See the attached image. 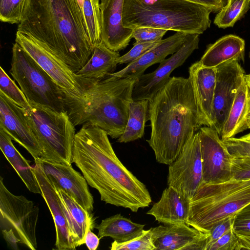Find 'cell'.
<instances>
[{
  "label": "cell",
  "instance_id": "4",
  "mask_svg": "<svg viewBox=\"0 0 250 250\" xmlns=\"http://www.w3.org/2000/svg\"><path fill=\"white\" fill-rule=\"evenodd\" d=\"M136 80L107 76L88 87L79 100H65L70 120L75 126L94 125L118 139L126 125Z\"/></svg>",
  "mask_w": 250,
  "mask_h": 250
},
{
  "label": "cell",
  "instance_id": "42",
  "mask_svg": "<svg viewBox=\"0 0 250 250\" xmlns=\"http://www.w3.org/2000/svg\"><path fill=\"white\" fill-rule=\"evenodd\" d=\"M209 8L212 12H218L227 3L228 0H185Z\"/></svg>",
  "mask_w": 250,
  "mask_h": 250
},
{
  "label": "cell",
  "instance_id": "30",
  "mask_svg": "<svg viewBox=\"0 0 250 250\" xmlns=\"http://www.w3.org/2000/svg\"><path fill=\"white\" fill-rule=\"evenodd\" d=\"M100 0H77L87 34L94 46L101 40Z\"/></svg>",
  "mask_w": 250,
  "mask_h": 250
},
{
  "label": "cell",
  "instance_id": "44",
  "mask_svg": "<svg viewBox=\"0 0 250 250\" xmlns=\"http://www.w3.org/2000/svg\"><path fill=\"white\" fill-rule=\"evenodd\" d=\"M100 238L91 229L87 233L85 238V244L89 250H96L99 245Z\"/></svg>",
  "mask_w": 250,
  "mask_h": 250
},
{
  "label": "cell",
  "instance_id": "20",
  "mask_svg": "<svg viewBox=\"0 0 250 250\" xmlns=\"http://www.w3.org/2000/svg\"><path fill=\"white\" fill-rule=\"evenodd\" d=\"M216 68L197 62L189 67L190 81L202 125L211 126V115L216 82Z\"/></svg>",
  "mask_w": 250,
  "mask_h": 250
},
{
  "label": "cell",
  "instance_id": "41",
  "mask_svg": "<svg viewBox=\"0 0 250 250\" xmlns=\"http://www.w3.org/2000/svg\"><path fill=\"white\" fill-rule=\"evenodd\" d=\"M233 228L236 233L250 234V204L235 214Z\"/></svg>",
  "mask_w": 250,
  "mask_h": 250
},
{
  "label": "cell",
  "instance_id": "24",
  "mask_svg": "<svg viewBox=\"0 0 250 250\" xmlns=\"http://www.w3.org/2000/svg\"><path fill=\"white\" fill-rule=\"evenodd\" d=\"M120 57L118 52L110 50L101 41L94 45L90 59L76 74L89 87L114 73Z\"/></svg>",
  "mask_w": 250,
  "mask_h": 250
},
{
  "label": "cell",
  "instance_id": "1",
  "mask_svg": "<svg viewBox=\"0 0 250 250\" xmlns=\"http://www.w3.org/2000/svg\"><path fill=\"white\" fill-rule=\"evenodd\" d=\"M72 163L106 204L137 212L152 202L146 185L122 163L107 134L94 125L84 124L76 133Z\"/></svg>",
  "mask_w": 250,
  "mask_h": 250
},
{
  "label": "cell",
  "instance_id": "40",
  "mask_svg": "<svg viewBox=\"0 0 250 250\" xmlns=\"http://www.w3.org/2000/svg\"><path fill=\"white\" fill-rule=\"evenodd\" d=\"M223 141L231 155L250 157V141L232 137Z\"/></svg>",
  "mask_w": 250,
  "mask_h": 250
},
{
  "label": "cell",
  "instance_id": "23",
  "mask_svg": "<svg viewBox=\"0 0 250 250\" xmlns=\"http://www.w3.org/2000/svg\"><path fill=\"white\" fill-rule=\"evenodd\" d=\"M76 248L85 244L86 235L94 227L93 215L62 189L55 187Z\"/></svg>",
  "mask_w": 250,
  "mask_h": 250
},
{
  "label": "cell",
  "instance_id": "2",
  "mask_svg": "<svg viewBox=\"0 0 250 250\" xmlns=\"http://www.w3.org/2000/svg\"><path fill=\"white\" fill-rule=\"evenodd\" d=\"M17 31L50 51L75 73L93 52L77 0H25Z\"/></svg>",
  "mask_w": 250,
  "mask_h": 250
},
{
  "label": "cell",
  "instance_id": "22",
  "mask_svg": "<svg viewBox=\"0 0 250 250\" xmlns=\"http://www.w3.org/2000/svg\"><path fill=\"white\" fill-rule=\"evenodd\" d=\"M189 209V201L174 188L168 187L163 191L160 200L153 204L146 214L164 225H187Z\"/></svg>",
  "mask_w": 250,
  "mask_h": 250
},
{
  "label": "cell",
  "instance_id": "47",
  "mask_svg": "<svg viewBox=\"0 0 250 250\" xmlns=\"http://www.w3.org/2000/svg\"><path fill=\"white\" fill-rule=\"evenodd\" d=\"M240 138L243 139L250 141V132L241 137Z\"/></svg>",
  "mask_w": 250,
  "mask_h": 250
},
{
  "label": "cell",
  "instance_id": "19",
  "mask_svg": "<svg viewBox=\"0 0 250 250\" xmlns=\"http://www.w3.org/2000/svg\"><path fill=\"white\" fill-rule=\"evenodd\" d=\"M32 167L45 200L53 217L56 232L55 246L59 250H74L76 247L71 239L67 223L59 196L54 186L37 162Z\"/></svg>",
  "mask_w": 250,
  "mask_h": 250
},
{
  "label": "cell",
  "instance_id": "45",
  "mask_svg": "<svg viewBox=\"0 0 250 250\" xmlns=\"http://www.w3.org/2000/svg\"><path fill=\"white\" fill-rule=\"evenodd\" d=\"M235 233L240 242L242 250H250V234H241Z\"/></svg>",
  "mask_w": 250,
  "mask_h": 250
},
{
  "label": "cell",
  "instance_id": "36",
  "mask_svg": "<svg viewBox=\"0 0 250 250\" xmlns=\"http://www.w3.org/2000/svg\"><path fill=\"white\" fill-rule=\"evenodd\" d=\"M231 173L232 179H250V157L231 155Z\"/></svg>",
  "mask_w": 250,
  "mask_h": 250
},
{
  "label": "cell",
  "instance_id": "26",
  "mask_svg": "<svg viewBox=\"0 0 250 250\" xmlns=\"http://www.w3.org/2000/svg\"><path fill=\"white\" fill-rule=\"evenodd\" d=\"M250 109V87L245 81L238 89L234 101L223 125L220 138L224 140L248 129Z\"/></svg>",
  "mask_w": 250,
  "mask_h": 250
},
{
  "label": "cell",
  "instance_id": "7",
  "mask_svg": "<svg viewBox=\"0 0 250 250\" xmlns=\"http://www.w3.org/2000/svg\"><path fill=\"white\" fill-rule=\"evenodd\" d=\"M29 104L25 114L41 148L40 158L71 165L76 129L67 112Z\"/></svg>",
  "mask_w": 250,
  "mask_h": 250
},
{
  "label": "cell",
  "instance_id": "17",
  "mask_svg": "<svg viewBox=\"0 0 250 250\" xmlns=\"http://www.w3.org/2000/svg\"><path fill=\"white\" fill-rule=\"evenodd\" d=\"M150 229L156 250H206L209 235L186 224H164Z\"/></svg>",
  "mask_w": 250,
  "mask_h": 250
},
{
  "label": "cell",
  "instance_id": "49",
  "mask_svg": "<svg viewBox=\"0 0 250 250\" xmlns=\"http://www.w3.org/2000/svg\"><path fill=\"white\" fill-rule=\"evenodd\" d=\"M249 57H250V56H249Z\"/></svg>",
  "mask_w": 250,
  "mask_h": 250
},
{
  "label": "cell",
  "instance_id": "28",
  "mask_svg": "<svg viewBox=\"0 0 250 250\" xmlns=\"http://www.w3.org/2000/svg\"><path fill=\"white\" fill-rule=\"evenodd\" d=\"M145 226L117 214L103 219L96 229L100 239L110 237L114 241L123 243L140 235Z\"/></svg>",
  "mask_w": 250,
  "mask_h": 250
},
{
  "label": "cell",
  "instance_id": "37",
  "mask_svg": "<svg viewBox=\"0 0 250 250\" xmlns=\"http://www.w3.org/2000/svg\"><path fill=\"white\" fill-rule=\"evenodd\" d=\"M168 31L167 30L149 27H140L133 29L132 38L136 42H158Z\"/></svg>",
  "mask_w": 250,
  "mask_h": 250
},
{
  "label": "cell",
  "instance_id": "35",
  "mask_svg": "<svg viewBox=\"0 0 250 250\" xmlns=\"http://www.w3.org/2000/svg\"><path fill=\"white\" fill-rule=\"evenodd\" d=\"M158 42H136L132 48L126 54L120 56L117 60L118 64L129 63L135 61L149 50L157 45Z\"/></svg>",
  "mask_w": 250,
  "mask_h": 250
},
{
  "label": "cell",
  "instance_id": "13",
  "mask_svg": "<svg viewBox=\"0 0 250 250\" xmlns=\"http://www.w3.org/2000/svg\"><path fill=\"white\" fill-rule=\"evenodd\" d=\"M199 40V34H188L184 43L177 52L159 63L154 71L138 77L132 91L133 100H150L167 83L172 72L182 65L198 48Z\"/></svg>",
  "mask_w": 250,
  "mask_h": 250
},
{
  "label": "cell",
  "instance_id": "21",
  "mask_svg": "<svg viewBox=\"0 0 250 250\" xmlns=\"http://www.w3.org/2000/svg\"><path fill=\"white\" fill-rule=\"evenodd\" d=\"M188 34L176 32L167 38L162 39L140 58L128 63L121 70L109 74L107 76L137 79L144 73L148 67L154 64L160 63L168 55L177 52L184 43Z\"/></svg>",
  "mask_w": 250,
  "mask_h": 250
},
{
  "label": "cell",
  "instance_id": "32",
  "mask_svg": "<svg viewBox=\"0 0 250 250\" xmlns=\"http://www.w3.org/2000/svg\"><path fill=\"white\" fill-rule=\"evenodd\" d=\"M0 92L3 93L13 102L24 109H27L30 106L27 99L23 92L1 66L0 67Z\"/></svg>",
  "mask_w": 250,
  "mask_h": 250
},
{
  "label": "cell",
  "instance_id": "12",
  "mask_svg": "<svg viewBox=\"0 0 250 250\" xmlns=\"http://www.w3.org/2000/svg\"><path fill=\"white\" fill-rule=\"evenodd\" d=\"M239 62L235 60L227 62L216 67V82L210 127L217 131L219 136L237 92L245 81V71Z\"/></svg>",
  "mask_w": 250,
  "mask_h": 250
},
{
  "label": "cell",
  "instance_id": "39",
  "mask_svg": "<svg viewBox=\"0 0 250 250\" xmlns=\"http://www.w3.org/2000/svg\"><path fill=\"white\" fill-rule=\"evenodd\" d=\"M235 216V215L226 218L216 224L210 229L206 250H208L210 247L215 241L233 228Z\"/></svg>",
  "mask_w": 250,
  "mask_h": 250
},
{
  "label": "cell",
  "instance_id": "25",
  "mask_svg": "<svg viewBox=\"0 0 250 250\" xmlns=\"http://www.w3.org/2000/svg\"><path fill=\"white\" fill-rule=\"evenodd\" d=\"M245 41L234 35H225L208 45L199 62L204 67L216 68L224 62L244 60Z\"/></svg>",
  "mask_w": 250,
  "mask_h": 250
},
{
  "label": "cell",
  "instance_id": "3",
  "mask_svg": "<svg viewBox=\"0 0 250 250\" xmlns=\"http://www.w3.org/2000/svg\"><path fill=\"white\" fill-rule=\"evenodd\" d=\"M150 137L156 161L170 165L202 126L189 78L170 77L149 101Z\"/></svg>",
  "mask_w": 250,
  "mask_h": 250
},
{
  "label": "cell",
  "instance_id": "10",
  "mask_svg": "<svg viewBox=\"0 0 250 250\" xmlns=\"http://www.w3.org/2000/svg\"><path fill=\"white\" fill-rule=\"evenodd\" d=\"M15 42L56 82L64 93L65 100H79L89 87L63 62L33 39L17 31Z\"/></svg>",
  "mask_w": 250,
  "mask_h": 250
},
{
  "label": "cell",
  "instance_id": "8",
  "mask_svg": "<svg viewBox=\"0 0 250 250\" xmlns=\"http://www.w3.org/2000/svg\"><path fill=\"white\" fill-rule=\"evenodd\" d=\"M12 52L9 72L29 103L67 112L65 94L51 76L16 42Z\"/></svg>",
  "mask_w": 250,
  "mask_h": 250
},
{
  "label": "cell",
  "instance_id": "34",
  "mask_svg": "<svg viewBox=\"0 0 250 250\" xmlns=\"http://www.w3.org/2000/svg\"><path fill=\"white\" fill-rule=\"evenodd\" d=\"M25 0H0V20L19 24L22 18Z\"/></svg>",
  "mask_w": 250,
  "mask_h": 250
},
{
  "label": "cell",
  "instance_id": "16",
  "mask_svg": "<svg viewBox=\"0 0 250 250\" xmlns=\"http://www.w3.org/2000/svg\"><path fill=\"white\" fill-rule=\"evenodd\" d=\"M0 128L23 147L34 160L41 156L42 150L28 123L24 108L0 92Z\"/></svg>",
  "mask_w": 250,
  "mask_h": 250
},
{
  "label": "cell",
  "instance_id": "43",
  "mask_svg": "<svg viewBox=\"0 0 250 250\" xmlns=\"http://www.w3.org/2000/svg\"><path fill=\"white\" fill-rule=\"evenodd\" d=\"M4 239L8 247L14 250H18V243L20 241L12 229H3L1 230Z\"/></svg>",
  "mask_w": 250,
  "mask_h": 250
},
{
  "label": "cell",
  "instance_id": "6",
  "mask_svg": "<svg viewBox=\"0 0 250 250\" xmlns=\"http://www.w3.org/2000/svg\"><path fill=\"white\" fill-rule=\"evenodd\" d=\"M250 204V179L202 182L189 201L187 225L205 232Z\"/></svg>",
  "mask_w": 250,
  "mask_h": 250
},
{
  "label": "cell",
  "instance_id": "5",
  "mask_svg": "<svg viewBox=\"0 0 250 250\" xmlns=\"http://www.w3.org/2000/svg\"><path fill=\"white\" fill-rule=\"evenodd\" d=\"M211 9L185 0H124L123 25L202 34L210 27Z\"/></svg>",
  "mask_w": 250,
  "mask_h": 250
},
{
  "label": "cell",
  "instance_id": "9",
  "mask_svg": "<svg viewBox=\"0 0 250 250\" xmlns=\"http://www.w3.org/2000/svg\"><path fill=\"white\" fill-rule=\"evenodd\" d=\"M0 227L12 229L20 241L31 250H36V227L39 208L23 195L11 192L0 177Z\"/></svg>",
  "mask_w": 250,
  "mask_h": 250
},
{
  "label": "cell",
  "instance_id": "31",
  "mask_svg": "<svg viewBox=\"0 0 250 250\" xmlns=\"http://www.w3.org/2000/svg\"><path fill=\"white\" fill-rule=\"evenodd\" d=\"M250 8V0H228L227 4L216 14L213 22L219 28L233 27Z\"/></svg>",
  "mask_w": 250,
  "mask_h": 250
},
{
  "label": "cell",
  "instance_id": "38",
  "mask_svg": "<svg viewBox=\"0 0 250 250\" xmlns=\"http://www.w3.org/2000/svg\"><path fill=\"white\" fill-rule=\"evenodd\" d=\"M242 250V247L240 242L233 228L215 241L208 249V250Z\"/></svg>",
  "mask_w": 250,
  "mask_h": 250
},
{
  "label": "cell",
  "instance_id": "50",
  "mask_svg": "<svg viewBox=\"0 0 250 250\" xmlns=\"http://www.w3.org/2000/svg\"><path fill=\"white\" fill-rule=\"evenodd\" d=\"M228 2V1H227Z\"/></svg>",
  "mask_w": 250,
  "mask_h": 250
},
{
  "label": "cell",
  "instance_id": "15",
  "mask_svg": "<svg viewBox=\"0 0 250 250\" xmlns=\"http://www.w3.org/2000/svg\"><path fill=\"white\" fill-rule=\"evenodd\" d=\"M34 161L41 165L54 187L62 189L86 211L92 212L94 199L83 175L70 165L48 161L40 158Z\"/></svg>",
  "mask_w": 250,
  "mask_h": 250
},
{
  "label": "cell",
  "instance_id": "46",
  "mask_svg": "<svg viewBox=\"0 0 250 250\" xmlns=\"http://www.w3.org/2000/svg\"><path fill=\"white\" fill-rule=\"evenodd\" d=\"M245 80L247 83L250 87V74L245 75Z\"/></svg>",
  "mask_w": 250,
  "mask_h": 250
},
{
  "label": "cell",
  "instance_id": "11",
  "mask_svg": "<svg viewBox=\"0 0 250 250\" xmlns=\"http://www.w3.org/2000/svg\"><path fill=\"white\" fill-rule=\"evenodd\" d=\"M200 135L197 131L168 167L167 183L189 201L202 182Z\"/></svg>",
  "mask_w": 250,
  "mask_h": 250
},
{
  "label": "cell",
  "instance_id": "14",
  "mask_svg": "<svg viewBox=\"0 0 250 250\" xmlns=\"http://www.w3.org/2000/svg\"><path fill=\"white\" fill-rule=\"evenodd\" d=\"M202 181L220 183L231 179V155L218 133L210 126L201 127Z\"/></svg>",
  "mask_w": 250,
  "mask_h": 250
},
{
  "label": "cell",
  "instance_id": "29",
  "mask_svg": "<svg viewBox=\"0 0 250 250\" xmlns=\"http://www.w3.org/2000/svg\"><path fill=\"white\" fill-rule=\"evenodd\" d=\"M149 100L132 101L129 106L128 118L125 128L118 139L119 143H128L141 138L148 120Z\"/></svg>",
  "mask_w": 250,
  "mask_h": 250
},
{
  "label": "cell",
  "instance_id": "18",
  "mask_svg": "<svg viewBox=\"0 0 250 250\" xmlns=\"http://www.w3.org/2000/svg\"><path fill=\"white\" fill-rule=\"evenodd\" d=\"M124 0H100L101 40L110 50L125 49L132 38L133 29L123 23Z\"/></svg>",
  "mask_w": 250,
  "mask_h": 250
},
{
  "label": "cell",
  "instance_id": "48",
  "mask_svg": "<svg viewBox=\"0 0 250 250\" xmlns=\"http://www.w3.org/2000/svg\"><path fill=\"white\" fill-rule=\"evenodd\" d=\"M247 125L248 129H250V109L247 118Z\"/></svg>",
  "mask_w": 250,
  "mask_h": 250
},
{
  "label": "cell",
  "instance_id": "27",
  "mask_svg": "<svg viewBox=\"0 0 250 250\" xmlns=\"http://www.w3.org/2000/svg\"><path fill=\"white\" fill-rule=\"evenodd\" d=\"M11 137L0 128V148L11 165L21 178L28 190L33 193L41 194L38 182L26 160L14 146Z\"/></svg>",
  "mask_w": 250,
  "mask_h": 250
},
{
  "label": "cell",
  "instance_id": "33",
  "mask_svg": "<svg viewBox=\"0 0 250 250\" xmlns=\"http://www.w3.org/2000/svg\"><path fill=\"white\" fill-rule=\"evenodd\" d=\"M110 249L111 250H156L150 229H144L140 235L125 242L114 241Z\"/></svg>",
  "mask_w": 250,
  "mask_h": 250
}]
</instances>
